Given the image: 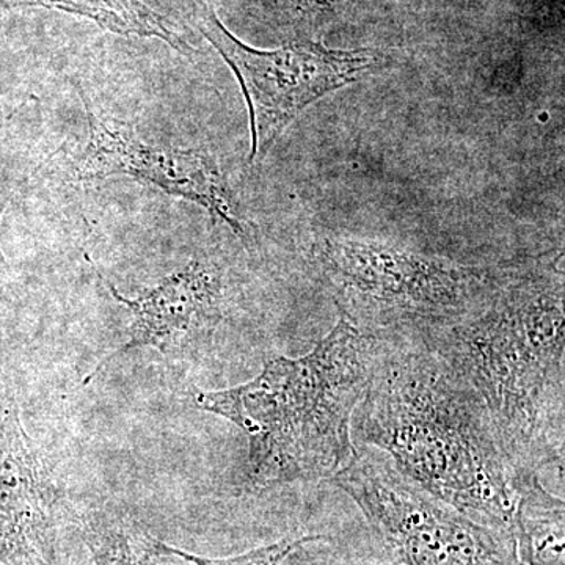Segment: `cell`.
<instances>
[{"label":"cell","instance_id":"obj_1","mask_svg":"<svg viewBox=\"0 0 565 565\" xmlns=\"http://www.w3.org/2000/svg\"><path fill=\"white\" fill-rule=\"evenodd\" d=\"M564 255L504 266L489 297L414 334L481 401L512 478L564 470Z\"/></svg>","mask_w":565,"mask_h":565},{"label":"cell","instance_id":"obj_2","mask_svg":"<svg viewBox=\"0 0 565 565\" xmlns=\"http://www.w3.org/2000/svg\"><path fill=\"white\" fill-rule=\"evenodd\" d=\"M374 340L352 437L384 452L424 492L512 533L519 493L481 401L414 334Z\"/></svg>","mask_w":565,"mask_h":565},{"label":"cell","instance_id":"obj_3","mask_svg":"<svg viewBox=\"0 0 565 565\" xmlns=\"http://www.w3.org/2000/svg\"><path fill=\"white\" fill-rule=\"evenodd\" d=\"M374 345L341 315L307 355L275 356L250 382L195 394L200 411L228 419L247 437L250 489L330 479L352 459V418Z\"/></svg>","mask_w":565,"mask_h":565},{"label":"cell","instance_id":"obj_4","mask_svg":"<svg viewBox=\"0 0 565 565\" xmlns=\"http://www.w3.org/2000/svg\"><path fill=\"white\" fill-rule=\"evenodd\" d=\"M310 256L341 315L373 338L467 315L484 302L504 269L343 236L318 237Z\"/></svg>","mask_w":565,"mask_h":565},{"label":"cell","instance_id":"obj_5","mask_svg":"<svg viewBox=\"0 0 565 565\" xmlns=\"http://www.w3.org/2000/svg\"><path fill=\"white\" fill-rule=\"evenodd\" d=\"M359 505L393 565H522L514 535L424 492L370 446L329 479Z\"/></svg>","mask_w":565,"mask_h":565},{"label":"cell","instance_id":"obj_6","mask_svg":"<svg viewBox=\"0 0 565 565\" xmlns=\"http://www.w3.org/2000/svg\"><path fill=\"white\" fill-rule=\"evenodd\" d=\"M193 20L239 81L250 117V166H258L269 154L308 107L355 84L384 62L375 51L330 50L315 41L256 50L234 36L206 0H196Z\"/></svg>","mask_w":565,"mask_h":565},{"label":"cell","instance_id":"obj_7","mask_svg":"<svg viewBox=\"0 0 565 565\" xmlns=\"http://www.w3.org/2000/svg\"><path fill=\"white\" fill-rule=\"evenodd\" d=\"M87 115L88 140L71 178L95 182L114 177L154 185L170 196L199 204L247 243L248 223L217 159L202 148H174L141 139L129 122L98 114L77 87Z\"/></svg>","mask_w":565,"mask_h":565},{"label":"cell","instance_id":"obj_8","mask_svg":"<svg viewBox=\"0 0 565 565\" xmlns=\"http://www.w3.org/2000/svg\"><path fill=\"white\" fill-rule=\"evenodd\" d=\"M111 297L131 313L128 341L104 356L85 377L90 384L107 363L132 349L184 355L210 340L225 315V281L217 264L191 259L161 282L129 299L109 282Z\"/></svg>","mask_w":565,"mask_h":565},{"label":"cell","instance_id":"obj_9","mask_svg":"<svg viewBox=\"0 0 565 565\" xmlns=\"http://www.w3.org/2000/svg\"><path fill=\"white\" fill-rule=\"evenodd\" d=\"M52 489L14 397L0 399V556L14 565L52 559Z\"/></svg>","mask_w":565,"mask_h":565},{"label":"cell","instance_id":"obj_10","mask_svg":"<svg viewBox=\"0 0 565 565\" xmlns=\"http://www.w3.org/2000/svg\"><path fill=\"white\" fill-rule=\"evenodd\" d=\"M512 535L522 565H565V504L537 475L515 479Z\"/></svg>","mask_w":565,"mask_h":565},{"label":"cell","instance_id":"obj_11","mask_svg":"<svg viewBox=\"0 0 565 565\" xmlns=\"http://www.w3.org/2000/svg\"><path fill=\"white\" fill-rule=\"evenodd\" d=\"M7 7H41L85 18L104 31L122 36L158 39L180 54H191L192 47L169 21L143 0H0Z\"/></svg>","mask_w":565,"mask_h":565},{"label":"cell","instance_id":"obj_12","mask_svg":"<svg viewBox=\"0 0 565 565\" xmlns=\"http://www.w3.org/2000/svg\"><path fill=\"white\" fill-rule=\"evenodd\" d=\"M85 544L96 565H151L159 541L129 516L95 511L82 520Z\"/></svg>","mask_w":565,"mask_h":565},{"label":"cell","instance_id":"obj_13","mask_svg":"<svg viewBox=\"0 0 565 565\" xmlns=\"http://www.w3.org/2000/svg\"><path fill=\"white\" fill-rule=\"evenodd\" d=\"M323 535H288L274 544L258 546L250 552L243 553L239 556L233 557H204L193 555V553L184 552V550L177 548V546L163 544L159 541L158 548L161 556L181 557L185 563L193 565H282L289 556L297 550L302 548L303 545L313 544V542L323 541Z\"/></svg>","mask_w":565,"mask_h":565},{"label":"cell","instance_id":"obj_14","mask_svg":"<svg viewBox=\"0 0 565 565\" xmlns=\"http://www.w3.org/2000/svg\"><path fill=\"white\" fill-rule=\"evenodd\" d=\"M7 203L0 204V221H2L3 212H6ZM7 266L6 258H3V253L0 250V300L3 299V294H6V286H3V281H6L7 277Z\"/></svg>","mask_w":565,"mask_h":565},{"label":"cell","instance_id":"obj_15","mask_svg":"<svg viewBox=\"0 0 565 565\" xmlns=\"http://www.w3.org/2000/svg\"><path fill=\"white\" fill-rule=\"evenodd\" d=\"M308 3L316 7H322V9H327V7H334L338 3L344 2V0H307Z\"/></svg>","mask_w":565,"mask_h":565}]
</instances>
